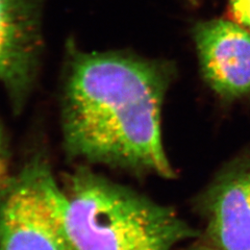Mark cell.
I'll return each mask as SVG.
<instances>
[{
  "mask_svg": "<svg viewBox=\"0 0 250 250\" xmlns=\"http://www.w3.org/2000/svg\"><path fill=\"white\" fill-rule=\"evenodd\" d=\"M174 77L168 62L69 42L61 94L65 149L74 159L171 179L162 109Z\"/></svg>",
  "mask_w": 250,
  "mask_h": 250,
  "instance_id": "1",
  "label": "cell"
},
{
  "mask_svg": "<svg viewBox=\"0 0 250 250\" xmlns=\"http://www.w3.org/2000/svg\"><path fill=\"white\" fill-rule=\"evenodd\" d=\"M62 190L78 250H174L200 238L174 208L88 168L69 173Z\"/></svg>",
  "mask_w": 250,
  "mask_h": 250,
  "instance_id": "2",
  "label": "cell"
},
{
  "mask_svg": "<svg viewBox=\"0 0 250 250\" xmlns=\"http://www.w3.org/2000/svg\"><path fill=\"white\" fill-rule=\"evenodd\" d=\"M0 250H78L67 226L64 190L42 161L29 163L3 185Z\"/></svg>",
  "mask_w": 250,
  "mask_h": 250,
  "instance_id": "3",
  "label": "cell"
},
{
  "mask_svg": "<svg viewBox=\"0 0 250 250\" xmlns=\"http://www.w3.org/2000/svg\"><path fill=\"white\" fill-rule=\"evenodd\" d=\"M199 240L220 250H250V148L226 161L193 200Z\"/></svg>",
  "mask_w": 250,
  "mask_h": 250,
  "instance_id": "4",
  "label": "cell"
},
{
  "mask_svg": "<svg viewBox=\"0 0 250 250\" xmlns=\"http://www.w3.org/2000/svg\"><path fill=\"white\" fill-rule=\"evenodd\" d=\"M43 44L42 0H0V83L15 112L34 90Z\"/></svg>",
  "mask_w": 250,
  "mask_h": 250,
  "instance_id": "5",
  "label": "cell"
},
{
  "mask_svg": "<svg viewBox=\"0 0 250 250\" xmlns=\"http://www.w3.org/2000/svg\"><path fill=\"white\" fill-rule=\"evenodd\" d=\"M200 71L224 101L250 96V30L232 19L202 21L193 29Z\"/></svg>",
  "mask_w": 250,
  "mask_h": 250,
  "instance_id": "6",
  "label": "cell"
},
{
  "mask_svg": "<svg viewBox=\"0 0 250 250\" xmlns=\"http://www.w3.org/2000/svg\"><path fill=\"white\" fill-rule=\"evenodd\" d=\"M231 19L250 30V0H229Z\"/></svg>",
  "mask_w": 250,
  "mask_h": 250,
  "instance_id": "7",
  "label": "cell"
},
{
  "mask_svg": "<svg viewBox=\"0 0 250 250\" xmlns=\"http://www.w3.org/2000/svg\"><path fill=\"white\" fill-rule=\"evenodd\" d=\"M6 179L7 177H6V156H5V146H4V135H3L1 124H0V192H1Z\"/></svg>",
  "mask_w": 250,
  "mask_h": 250,
  "instance_id": "8",
  "label": "cell"
},
{
  "mask_svg": "<svg viewBox=\"0 0 250 250\" xmlns=\"http://www.w3.org/2000/svg\"><path fill=\"white\" fill-rule=\"evenodd\" d=\"M174 250H220L218 248H215L210 246L201 240H195L191 244L186 245V246H179Z\"/></svg>",
  "mask_w": 250,
  "mask_h": 250,
  "instance_id": "9",
  "label": "cell"
},
{
  "mask_svg": "<svg viewBox=\"0 0 250 250\" xmlns=\"http://www.w3.org/2000/svg\"><path fill=\"white\" fill-rule=\"evenodd\" d=\"M187 1H189L192 4H197V0H187Z\"/></svg>",
  "mask_w": 250,
  "mask_h": 250,
  "instance_id": "10",
  "label": "cell"
}]
</instances>
